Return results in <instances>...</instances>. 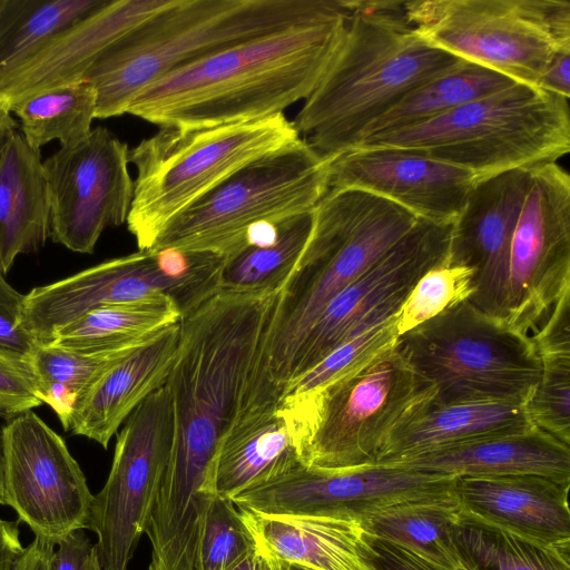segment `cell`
Here are the masks:
<instances>
[{
  "label": "cell",
  "instance_id": "cell-19",
  "mask_svg": "<svg viewBox=\"0 0 570 570\" xmlns=\"http://www.w3.org/2000/svg\"><path fill=\"white\" fill-rule=\"evenodd\" d=\"M171 1L107 0L0 72V108L10 112L32 95L85 81L105 51Z\"/></svg>",
  "mask_w": 570,
  "mask_h": 570
},
{
  "label": "cell",
  "instance_id": "cell-4",
  "mask_svg": "<svg viewBox=\"0 0 570 570\" xmlns=\"http://www.w3.org/2000/svg\"><path fill=\"white\" fill-rule=\"evenodd\" d=\"M404 207L354 188H328L313 210L307 243L275 303L256 377L283 395L311 326L341 291L419 222Z\"/></svg>",
  "mask_w": 570,
  "mask_h": 570
},
{
  "label": "cell",
  "instance_id": "cell-3",
  "mask_svg": "<svg viewBox=\"0 0 570 570\" xmlns=\"http://www.w3.org/2000/svg\"><path fill=\"white\" fill-rule=\"evenodd\" d=\"M343 40L293 124L318 155L351 149L364 130L415 88L464 60L421 38L404 1L344 0Z\"/></svg>",
  "mask_w": 570,
  "mask_h": 570
},
{
  "label": "cell",
  "instance_id": "cell-48",
  "mask_svg": "<svg viewBox=\"0 0 570 570\" xmlns=\"http://www.w3.org/2000/svg\"><path fill=\"white\" fill-rule=\"evenodd\" d=\"M19 523L0 518V570H12L14 560L23 550Z\"/></svg>",
  "mask_w": 570,
  "mask_h": 570
},
{
  "label": "cell",
  "instance_id": "cell-23",
  "mask_svg": "<svg viewBox=\"0 0 570 570\" xmlns=\"http://www.w3.org/2000/svg\"><path fill=\"white\" fill-rule=\"evenodd\" d=\"M279 401V393L271 384H252L214 460L216 495L233 500L299 459L287 423L278 411Z\"/></svg>",
  "mask_w": 570,
  "mask_h": 570
},
{
  "label": "cell",
  "instance_id": "cell-17",
  "mask_svg": "<svg viewBox=\"0 0 570 570\" xmlns=\"http://www.w3.org/2000/svg\"><path fill=\"white\" fill-rule=\"evenodd\" d=\"M129 163L128 145L102 127L43 160L49 237L70 250L92 254L107 227L127 222L134 197Z\"/></svg>",
  "mask_w": 570,
  "mask_h": 570
},
{
  "label": "cell",
  "instance_id": "cell-40",
  "mask_svg": "<svg viewBox=\"0 0 570 570\" xmlns=\"http://www.w3.org/2000/svg\"><path fill=\"white\" fill-rule=\"evenodd\" d=\"M541 358L542 371L525 402L533 426L570 446V355Z\"/></svg>",
  "mask_w": 570,
  "mask_h": 570
},
{
  "label": "cell",
  "instance_id": "cell-53",
  "mask_svg": "<svg viewBox=\"0 0 570 570\" xmlns=\"http://www.w3.org/2000/svg\"><path fill=\"white\" fill-rule=\"evenodd\" d=\"M83 570H102L95 547H92L91 552L85 562Z\"/></svg>",
  "mask_w": 570,
  "mask_h": 570
},
{
  "label": "cell",
  "instance_id": "cell-35",
  "mask_svg": "<svg viewBox=\"0 0 570 570\" xmlns=\"http://www.w3.org/2000/svg\"><path fill=\"white\" fill-rule=\"evenodd\" d=\"M97 95L86 81L32 95L10 109L20 119L21 135L33 149L53 139L72 145L89 135L96 118Z\"/></svg>",
  "mask_w": 570,
  "mask_h": 570
},
{
  "label": "cell",
  "instance_id": "cell-32",
  "mask_svg": "<svg viewBox=\"0 0 570 570\" xmlns=\"http://www.w3.org/2000/svg\"><path fill=\"white\" fill-rule=\"evenodd\" d=\"M454 540L468 570H570V547L541 542L463 510Z\"/></svg>",
  "mask_w": 570,
  "mask_h": 570
},
{
  "label": "cell",
  "instance_id": "cell-36",
  "mask_svg": "<svg viewBox=\"0 0 570 570\" xmlns=\"http://www.w3.org/2000/svg\"><path fill=\"white\" fill-rule=\"evenodd\" d=\"M106 2L107 0H3L0 12V72Z\"/></svg>",
  "mask_w": 570,
  "mask_h": 570
},
{
  "label": "cell",
  "instance_id": "cell-5",
  "mask_svg": "<svg viewBox=\"0 0 570 570\" xmlns=\"http://www.w3.org/2000/svg\"><path fill=\"white\" fill-rule=\"evenodd\" d=\"M336 0H173L105 51L85 81L97 95L96 118L127 112L144 89L225 49L331 10Z\"/></svg>",
  "mask_w": 570,
  "mask_h": 570
},
{
  "label": "cell",
  "instance_id": "cell-47",
  "mask_svg": "<svg viewBox=\"0 0 570 570\" xmlns=\"http://www.w3.org/2000/svg\"><path fill=\"white\" fill-rule=\"evenodd\" d=\"M55 546L35 538L14 560L12 570H55Z\"/></svg>",
  "mask_w": 570,
  "mask_h": 570
},
{
  "label": "cell",
  "instance_id": "cell-11",
  "mask_svg": "<svg viewBox=\"0 0 570 570\" xmlns=\"http://www.w3.org/2000/svg\"><path fill=\"white\" fill-rule=\"evenodd\" d=\"M425 41L466 62L537 87L551 59L570 51L568 0H406Z\"/></svg>",
  "mask_w": 570,
  "mask_h": 570
},
{
  "label": "cell",
  "instance_id": "cell-49",
  "mask_svg": "<svg viewBox=\"0 0 570 570\" xmlns=\"http://www.w3.org/2000/svg\"><path fill=\"white\" fill-rule=\"evenodd\" d=\"M259 552V551H258ZM261 570H314L261 553Z\"/></svg>",
  "mask_w": 570,
  "mask_h": 570
},
{
  "label": "cell",
  "instance_id": "cell-43",
  "mask_svg": "<svg viewBox=\"0 0 570 570\" xmlns=\"http://www.w3.org/2000/svg\"><path fill=\"white\" fill-rule=\"evenodd\" d=\"M531 340L540 357L570 355V289L560 296Z\"/></svg>",
  "mask_w": 570,
  "mask_h": 570
},
{
  "label": "cell",
  "instance_id": "cell-29",
  "mask_svg": "<svg viewBox=\"0 0 570 570\" xmlns=\"http://www.w3.org/2000/svg\"><path fill=\"white\" fill-rule=\"evenodd\" d=\"M461 505L450 491L407 499L358 521L364 532L448 569L464 568L454 540Z\"/></svg>",
  "mask_w": 570,
  "mask_h": 570
},
{
  "label": "cell",
  "instance_id": "cell-10",
  "mask_svg": "<svg viewBox=\"0 0 570 570\" xmlns=\"http://www.w3.org/2000/svg\"><path fill=\"white\" fill-rule=\"evenodd\" d=\"M328 165L299 137L246 165L193 204L151 248L212 252L226 259L246 246L254 227L312 212L330 188Z\"/></svg>",
  "mask_w": 570,
  "mask_h": 570
},
{
  "label": "cell",
  "instance_id": "cell-41",
  "mask_svg": "<svg viewBox=\"0 0 570 570\" xmlns=\"http://www.w3.org/2000/svg\"><path fill=\"white\" fill-rule=\"evenodd\" d=\"M40 404L28 356L0 350V417L9 421Z\"/></svg>",
  "mask_w": 570,
  "mask_h": 570
},
{
  "label": "cell",
  "instance_id": "cell-44",
  "mask_svg": "<svg viewBox=\"0 0 570 570\" xmlns=\"http://www.w3.org/2000/svg\"><path fill=\"white\" fill-rule=\"evenodd\" d=\"M364 539L367 546V560L375 570H468L443 568L402 546L366 532Z\"/></svg>",
  "mask_w": 570,
  "mask_h": 570
},
{
  "label": "cell",
  "instance_id": "cell-38",
  "mask_svg": "<svg viewBox=\"0 0 570 570\" xmlns=\"http://www.w3.org/2000/svg\"><path fill=\"white\" fill-rule=\"evenodd\" d=\"M256 549L254 537L234 502L215 495L203 521L197 570H228Z\"/></svg>",
  "mask_w": 570,
  "mask_h": 570
},
{
  "label": "cell",
  "instance_id": "cell-51",
  "mask_svg": "<svg viewBox=\"0 0 570 570\" xmlns=\"http://www.w3.org/2000/svg\"><path fill=\"white\" fill-rule=\"evenodd\" d=\"M228 570H261V554L258 550L246 554Z\"/></svg>",
  "mask_w": 570,
  "mask_h": 570
},
{
  "label": "cell",
  "instance_id": "cell-50",
  "mask_svg": "<svg viewBox=\"0 0 570 570\" xmlns=\"http://www.w3.org/2000/svg\"><path fill=\"white\" fill-rule=\"evenodd\" d=\"M17 130V122L11 114L0 108V151L8 137Z\"/></svg>",
  "mask_w": 570,
  "mask_h": 570
},
{
  "label": "cell",
  "instance_id": "cell-8",
  "mask_svg": "<svg viewBox=\"0 0 570 570\" xmlns=\"http://www.w3.org/2000/svg\"><path fill=\"white\" fill-rule=\"evenodd\" d=\"M431 394L393 344L317 391L282 397L278 411L303 463L348 470L375 465L391 430Z\"/></svg>",
  "mask_w": 570,
  "mask_h": 570
},
{
  "label": "cell",
  "instance_id": "cell-12",
  "mask_svg": "<svg viewBox=\"0 0 570 570\" xmlns=\"http://www.w3.org/2000/svg\"><path fill=\"white\" fill-rule=\"evenodd\" d=\"M174 440V417L165 385L127 417L117 434L114 460L94 495L88 528L102 570H128L145 533Z\"/></svg>",
  "mask_w": 570,
  "mask_h": 570
},
{
  "label": "cell",
  "instance_id": "cell-9",
  "mask_svg": "<svg viewBox=\"0 0 570 570\" xmlns=\"http://www.w3.org/2000/svg\"><path fill=\"white\" fill-rule=\"evenodd\" d=\"M395 351L432 391V404L524 403L542 364L530 337L485 315L468 299L399 335Z\"/></svg>",
  "mask_w": 570,
  "mask_h": 570
},
{
  "label": "cell",
  "instance_id": "cell-1",
  "mask_svg": "<svg viewBox=\"0 0 570 570\" xmlns=\"http://www.w3.org/2000/svg\"><path fill=\"white\" fill-rule=\"evenodd\" d=\"M344 0L324 14L243 42L163 77L127 112L161 126L198 127L284 114L314 91L345 33Z\"/></svg>",
  "mask_w": 570,
  "mask_h": 570
},
{
  "label": "cell",
  "instance_id": "cell-39",
  "mask_svg": "<svg viewBox=\"0 0 570 570\" xmlns=\"http://www.w3.org/2000/svg\"><path fill=\"white\" fill-rule=\"evenodd\" d=\"M474 272L468 267L436 266L414 285L397 312L401 335L433 318L451 305L466 299L473 292Z\"/></svg>",
  "mask_w": 570,
  "mask_h": 570
},
{
  "label": "cell",
  "instance_id": "cell-37",
  "mask_svg": "<svg viewBox=\"0 0 570 570\" xmlns=\"http://www.w3.org/2000/svg\"><path fill=\"white\" fill-rule=\"evenodd\" d=\"M397 336L396 313L336 347L322 362L292 383L282 397L307 394L346 376L391 347Z\"/></svg>",
  "mask_w": 570,
  "mask_h": 570
},
{
  "label": "cell",
  "instance_id": "cell-26",
  "mask_svg": "<svg viewBox=\"0 0 570 570\" xmlns=\"http://www.w3.org/2000/svg\"><path fill=\"white\" fill-rule=\"evenodd\" d=\"M384 465L451 476L534 474L570 483V446L533 426Z\"/></svg>",
  "mask_w": 570,
  "mask_h": 570
},
{
  "label": "cell",
  "instance_id": "cell-6",
  "mask_svg": "<svg viewBox=\"0 0 570 570\" xmlns=\"http://www.w3.org/2000/svg\"><path fill=\"white\" fill-rule=\"evenodd\" d=\"M568 101L515 82L436 119L366 139L353 148L410 149L466 169L481 180L512 169L556 163L567 155Z\"/></svg>",
  "mask_w": 570,
  "mask_h": 570
},
{
  "label": "cell",
  "instance_id": "cell-16",
  "mask_svg": "<svg viewBox=\"0 0 570 570\" xmlns=\"http://www.w3.org/2000/svg\"><path fill=\"white\" fill-rule=\"evenodd\" d=\"M4 499L36 538L58 546L88 528L91 494L65 440L32 411L1 429Z\"/></svg>",
  "mask_w": 570,
  "mask_h": 570
},
{
  "label": "cell",
  "instance_id": "cell-31",
  "mask_svg": "<svg viewBox=\"0 0 570 570\" xmlns=\"http://www.w3.org/2000/svg\"><path fill=\"white\" fill-rule=\"evenodd\" d=\"M513 83L515 82L501 73L464 61L407 94L374 120L364 130L356 145L370 138L431 121L461 105Z\"/></svg>",
  "mask_w": 570,
  "mask_h": 570
},
{
  "label": "cell",
  "instance_id": "cell-42",
  "mask_svg": "<svg viewBox=\"0 0 570 570\" xmlns=\"http://www.w3.org/2000/svg\"><path fill=\"white\" fill-rule=\"evenodd\" d=\"M24 302L0 272V350L29 356L39 343L21 325Z\"/></svg>",
  "mask_w": 570,
  "mask_h": 570
},
{
  "label": "cell",
  "instance_id": "cell-45",
  "mask_svg": "<svg viewBox=\"0 0 570 570\" xmlns=\"http://www.w3.org/2000/svg\"><path fill=\"white\" fill-rule=\"evenodd\" d=\"M92 544L83 530H76L59 544L53 556L55 570H83Z\"/></svg>",
  "mask_w": 570,
  "mask_h": 570
},
{
  "label": "cell",
  "instance_id": "cell-22",
  "mask_svg": "<svg viewBox=\"0 0 570 570\" xmlns=\"http://www.w3.org/2000/svg\"><path fill=\"white\" fill-rule=\"evenodd\" d=\"M570 483L534 474L456 476L461 509L541 542L570 547Z\"/></svg>",
  "mask_w": 570,
  "mask_h": 570
},
{
  "label": "cell",
  "instance_id": "cell-14",
  "mask_svg": "<svg viewBox=\"0 0 570 570\" xmlns=\"http://www.w3.org/2000/svg\"><path fill=\"white\" fill-rule=\"evenodd\" d=\"M456 476L375 464L325 470L299 459L233 498L239 510L360 521L397 502L450 491Z\"/></svg>",
  "mask_w": 570,
  "mask_h": 570
},
{
  "label": "cell",
  "instance_id": "cell-52",
  "mask_svg": "<svg viewBox=\"0 0 570 570\" xmlns=\"http://www.w3.org/2000/svg\"><path fill=\"white\" fill-rule=\"evenodd\" d=\"M0 504H6L4 499V462L2 448V433L0 429Z\"/></svg>",
  "mask_w": 570,
  "mask_h": 570
},
{
  "label": "cell",
  "instance_id": "cell-28",
  "mask_svg": "<svg viewBox=\"0 0 570 570\" xmlns=\"http://www.w3.org/2000/svg\"><path fill=\"white\" fill-rule=\"evenodd\" d=\"M40 150L13 131L0 151V272L50 235V203Z\"/></svg>",
  "mask_w": 570,
  "mask_h": 570
},
{
  "label": "cell",
  "instance_id": "cell-34",
  "mask_svg": "<svg viewBox=\"0 0 570 570\" xmlns=\"http://www.w3.org/2000/svg\"><path fill=\"white\" fill-rule=\"evenodd\" d=\"M140 345L81 353L53 344H38L28 360L39 400L53 410L68 431L78 404L91 385L111 365Z\"/></svg>",
  "mask_w": 570,
  "mask_h": 570
},
{
  "label": "cell",
  "instance_id": "cell-20",
  "mask_svg": "<svg viewBox=\"0 0 570 570\" xmlns=\"http://www.w3.org/2000/svg\"><path fill=\"white\" fill-rule=\"evenodd\" d=\"M530 168L479 180L452 224L445 265L473 269V292L466 299L501 323L509 247L527 195Z\"/></svg>",
  "mask_w": 570,
  "mask_h": 570
},
{
  "label": "cell",
  "instance_id": "cell-15",
  "mask_svg": "<svg viewBox=\"0 0 570 570\" xmlns=\"http://www.w3.org/2000/svg\"><path fill=\"white\" fill-rule=\"evenodd\" d=\"M451 230L452 225L420 218L377 262L333 297L307 332L286 389L336 347L395 315L417 281L445 264Z\"/></svg>",
  "mask_w": 570,
  "mask_h": 570
},
{
  "label": "cell",
  "instance_id": "cell-25",
  "mask_svg": "<svg viewBox=\"0 0 570 570\" xmlns=\"http://www.w3.org/2000/svg\"><path fill=\"white\" fill-rule=\"evenodd\" d=\"M430 399L428 395L420 400L400 419L376 464L533 428L522 403L478 401L436 405Z\"/></svg>",
  "mask_w": 570,
  "mask_h": 570
},
{
  "label": "cell",
  "instance_id": "cell-21",
  "mask_svg": "<svg viewBox=\"0 0 570 570\" xmlns=\"http://www.w3.org/2000/svg\"><path fill=\"white\" fill-rule=\"evenodd\" d=\"M170 294L156 252L138 250L35 287L26 295L21 325L39 344H48L59 327L90 309Z\"/></svg>",
  "mask_w": 570,
  "mask_h": 570
},
{
  "label": "cell",
  "instance_id": "cell-27",
  "mask_svg": "<svg viewBox=\"0 0 570 570\" xmlns=\"http://www.w3.org/2000/svg\"><path fill=\"white\" fill-rule=\"evenodd\" d=\"M239 511L263 554L314 570H375L357 521Z\"/></svg>",
  "mask_w": 570,
  "mask_h": 570
},
{
  "label": "cell",
  "instance_id": "cell-24",
  "mask_svg": "<svg viewBox=\"0 0 570 570\" xmlns=\"http://www.w3.org/2000/svg\"><path fill=\"white\" fill-rule=\"evenodd\" d=\"M179 323L170 325L111 365L78 404L68 431L107 449L132 411L165 385L174 364Z\"/></svg>",
  "mask_w": 570,
  "mask_h": 570
},
{
  "label": "cell",
  "instance_id": "cell-18",
  "mask_svg": "<svg viewBox=\"0 0 570 570\" xmlns=\"http://www.w3.org/2000/svg\"><path fill=\"white\" fill-rule=\"evenodd\" d=\"M479 180L466 169L393 147L352 148L328 165L330 188L365 190L442 225L454 223Z\"/></svg>",
  "mask_w": 570,
  "mask_h": 570
},
{
  "label": "cell",
  "instance_id": "cell-2",
  "mask_svg": "<svg viewBox=\"0 0 570 570\" xmlns=\"http://www.w3.org/2000/svg\"><path fill=\"white\" fill-rule=\"evenodd\" d=\"M279 289L219 291L181 317L165 386L174 440L164 480L184 491L213 487L218 446L252 386Z\"/></svg>",
  "mask_w": 570,
  "mask_h": 570
},
{
  "label": "cell",
  "instance_id": "cell-30",
  "mask_svg": "<svg viewBox=\"0 0 570 570\" xmlns=\"http://www.w3.org/2000/svg\"><path fill=\"white\" fill-rule=\"evenodd\" d=\"M181 314L169 297L90 309L62 327L48 344L81 353H100L144 344Z\"/></svg>",
  "mask_w": 570,
  "mask_h": 570
},
{
  "label": "cell",
  "instance_id": "cell-46",
  "mask_svg": "<svg viewBox=\"0 0 570 570\" xmlns=\"http://www.w3.org/2000/svg\"><path fill=\"white\" fill-rule=\"evenodd\" d=\"M538 88L569 100L570 97V51H560L551 59Z\"/></svg>",
  "mask_w": 570,
  "mask_h": 570
},
{
  "label": "cell",
  "instance_id": "cell-54",
  "mask_svg": "<svg viewBox=\"0 0 570 570\" xmlns=\"http://www.w3.org/2000/svg\"><path fill=\"white\" fill-rule=\"evenodd\" d=\"M2 4H3V0H0V12H1V9H2Z\"/></svg>",
  "mask_w": 570,
  "mask_h": 570
},
{
  "label": "cell",
  "instance_id": "cell-13",
  "mask_svg": "<svg viewBox=\"0 0 570 570\" xmlns=\"http://www.w3.org/2000/svg\"><path fill=\"white\" fill-rule=\"evenodd\" d=\"M570 289V176L557 163L530 168L507 263L502 323L532 337Z\"/></svg>",
  "mask_w": 570,
  "mask_h": 570
},
{
  "label": "cell",
  "instance_id": "cell-7",
  "mask_svg": "<svg viewBox=\"0 0 570 570\" xmlns=\"http://www.w3.org/2000/svg\"><path fill=\"white\" fill-rule=\"evenodd\" d=\"M284 114L232 124L161 126L129 149L135 166L127 227L139 250L178 215L236 171L298 139Z\"/></svg>",
  "mask_w": 570,
  "mask_h": 570
},
{
  "label": "cell",
  "instance_id": "cell-33",
  "mask_svg": "<svg viewBox=\"0 0 570 570\" xmlns=\"http://www.w3.org/2000/svg\"><path fill=\"white\" fill-rule=\"evenodd\" d=\"M313 210L277 223L271 238L249 244L226 258L220 291L259 293L281 289L307 243Z\"/></svg>",
  "mask_w": 570,
  "mask_h": 570
}]
</instances>
